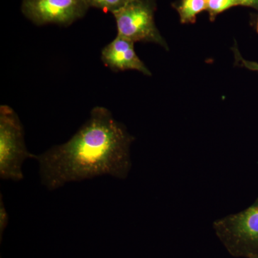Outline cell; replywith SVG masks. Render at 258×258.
<instances>
[{"instance_id": "obj_5", "label": "cell", "mask_w": 258, "mask_h": 258, "mask_svg": "<svg viewBox=\"0 0 258 258\" xmlns=\"http://www.w3.org/2000/svg\"><path fill=\"white\" fill-rule=\"evenodd\" d=\"M86 0H23L22 12L37 25L68 26L83 18L88 10Z\"/></svg>"}, {"instance_id": "obj_13", "label": "cell", "mask_w": 258, "mask_h": 258, "mask_svg": "<svg viewBox=\"0 0 258 258\" xmlns=\"http://www.w3.org/2000/svg\"><path fill=\"white\" fill-rule=\"evenodd\" d=\"M255 28H256V30H257V31L258 32V16H257V20H256Z\"/></svg>"}, {"instance_id": "obj_1", "label": "cell", "mask_w": 258, "mask_h": 258, "mask_svg": "<svg viewBox=\"0 0 258 258\" xmlns=\"http://www.w3.org/2000/svg\"><path fill=\"white\" fill-rule=\"evenodd\" d=\"M134 139L109 110L95 107L68 142L35 155L42 184L55 190L69 182L100 176L126 179L132 169Z\"/></svg>"}, {"instance_id": "obj_2", "label": "cell", "mask_w": 258, "mask_h": 258, "mask_svg": "<svg viewBox=\"0 0 258 258\" xmlns=\"http://www.w3.org/2000/svg\"><path fill=\"white\" fill-rule=\"evenodd\" d=\"M213 229L232 257L258 255V197L245 210L215 220Z\"/></svg>"}, {"instance_id": "obj_6", "label": "cell", "mask_w": 258, "mask_h": 258, "mask_svg": "<svg viewBox=\"0 0 258 258\" xmlns=\"http://www.w3.org/2000/svg\"><path fill=\"white\" fill-rule=\"evenodd\" d=\"M101 60L107 67L115 71L133 70L146 76H152L149 70L139 58L134 49V42L117 35L116 37L102 50Z\"/></svg>"}, {"instance_id": "obj_4", "label": "cell", "mask_w": 258, "mask_h": 258, "mask_svg": "<svg viewBox=\"0 0 258 258\" xmlns=\"http://www.w3.org/2000/svg\"><path fill=\"white\" fill-rule=\"evenodd\" d=\"M157 0H132L113 13L118 35L134 42H153L168 50L167 44L156 26Z\"/></svg>"}, {"instance_id": "obj_8", "label": "cell", "mask_w": 258, "mask_h": 258, "mask_svg": "<svg viewBox=\"0 0 258 258\" xmlns=\"http://www.w3.org/2000/svg\"><path fill=\"white\" fill-rule=\"evenodd\" d=\"M236 6H239L237 0H207L206 11L210 21L214 22L219 15Z\"/></svg>"}, {"instance_id": "obj_3", "label": "cell", "mask_w": 258, "mask_h": 258, "mask_svg": "<svg viewBox=\"0 0 258 258\" xmlns=\"http://www.w3.org/2000/svg\"><path fill=\"white\" fill-rule=\"evenodd\" d=\"M35 159L28 152L23 125L16 112L8 106L0 107V178L20 181L23 179V164Z\"/></svg>"}, {"instance_id": "obj_7", "label": "cell", "mask_w": 258, "mask_h": 258, "mask_svg": "<svg viewBox=\"0 0 258 258\" xmlns=\"http://www.w3.org/2000/svg\"><path fill=\"white\" fill-rule=\"evenodd\" d=\"M181 24L196 23L197 17L207 10V0H179L172 4Z\"/></svg>"}, {"instance_id": "obj_11", "label": "cell", "mask_w": 258, "mask_h": 258, "mask_svg": "<svg viewBox=\"0 0 258 258\" xmlns=\"http://www.w3.org/2000/svg\"><path fill=\"white\" fill-rule=\"evenodd\" d=\"M9 214L5 208L3 200V195L1 194V196H0V237H1V240L5 229L9 223Z\"/></svg>"}, {"instance_id": "obj_9", "label": "cell", "mask_w": 258, "mask_h": 258, "mask_svg": "<svg viewBox=\"0 0 258 258\" xmlns=\"http://www.w3.org/2000/svg\"><path fill=\"white\" fill-rule=\"evenodd\" d=\"M132 0H86L88 8H95L112 14L128 4Z\"/></svg>"}, {"instance_id": "obj_12", "label": "cell", "mask_w": 258, "mask_h": 258, "mask_svg": "<svg viewBox=\"0 0 258 258\" xmlns=\"http://www.w3.org/2000/svg\"><path fill=\"white\" fill-rule=\"evenodd\" d=\"M239 6L253 8L258 11V0H237Z\"/></svg>"}, {"instance_id": "obj_10", "label": "cell", "mask_w": 258, "mask_h": 258, "mask_svg": "<svg viewBox=\"0 0 258 258\" xmlns=\"http://www.w3.org/2000/svg\"><path fill=\"white\" fill-rule=\"evenodd\" d=\"M232 50H233L234 55H235L236 64H240V66H243V67L251 70V71H258V63L257 62L244 60L242 55H240L237 46L234 47L232 48Z\"/></svg>"}, {"instance_id": "obj_14", "label": "cell", "mask_w": 258, "mask_h": 258, "mask_svg": "<svg viewBox=\"0 0 258 258\" xmlns=\"http://www.w3.org/2000/svg\"><path fill=\"white\" fill-rule=\"evenodd\" d=\"M249 258H258V255H252L251 256V257H249Z\"/></svg>"}]
</instances>
